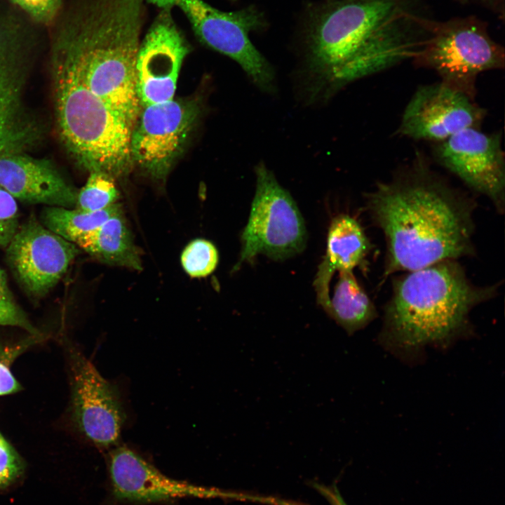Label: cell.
<instances>
[{
  "mask_svg": "<svg viewBox=\"0 0 505 505\" xmlns=\"http://www.w3.org/2000/svg\"><path fill=\"white\" fill-rule=\"evenodd\" d=\"M433 28L408 0H331L309 20L306 64L314 91L347 84L415 60Z\"/></svg>",
  "mask_w": 505,
  "mask_h": 505,
  "instance_id": "6da1fadb",
  "label": "cell"
},
{
  "mask_svg": "<svg viewBox=\"0 0 505 505\" xmlns=\"http://www.w3.org/2000/svg\"><path fill=\"white\" fill-rule=\"evenodd\" d=\"M426 163L417 156L366 196L386 244L382 281L398 271L475 254L473 200Z\"/></svg>",
  "mask_w": 505,
  "mask_h": 505,
  "instance_id": "7a4b0ae2",
  "label": "cell"
},
{
  "mask_svg": "<svg viewBox=\"0 0 505 505\" xmlns=\"http://www.w3.org/2000/svg\"><path fill=\"white\" fill-rule=\"evenodd\" d=\"M143 0H73L54 22L50 52L133 129L142 107L136 61Z\"/></svg>",
  "mask_w": 505,
  "mask_h": 505,
  "instance_id": "3957f363",
  "label": "cell"
},
{
  "mask_svg": "<svg viewBox=\"0 0 505 505\" xmlns=\"http://www.w3.org/2000/svg\"><path fill=\"white\" fill-rule=\"evenodd\" d=\"M498 287L476 285L456 260L408 271L393 280L380 342L403 356L428 344H447L470 331V312L494 297Z\"/></svg>",
  "mask_w": 505,
  "mask_h": 505,
  "instance_id": "277c9868",
  "label": "cell"
},
{
  "mask_svg": "<svg viewBox=\"0 0 505 505\" xmlns=\"http://www.w3.org/2000/svg\"><path fill=\"white\" fill-rule=\"evenodd\" d=\"M50 56L56 119L67 149L89 172L113 178L125 174L133 163V128L82 83L65 60Z\"/></svg>",
  "mask_w": 505,
  "mask_h": 505,
  "instance_id": "5b68a950",
  "label": "cell"
},
{
  "mask_svg": "<svg viewBox=\"0 0 505 505\" xmlns=\"http://www.w3.org/2000/svg\"><path fill=\"white\" fill-rule=\"evenodd\" d=\"M256 190L248 223L241 234V251L235 269L263 254L274 260L292 257L304 249L307 231L290 193L263 163L255 168Z\"/></svg>",
  "mask_w": 505,
  "mask_h": 505,
  "instance_id": "8992f818",
  "label": "cell"
},
{
  "mask_svg": "<svg viewBox=\"0 0 505 505\" xmlns=\"http://www.w3.org/2000/svg\"><path fill=\"white\" fill-rule=\"evenodd\" d=\"M436 72L440 81L474 99L478 76L504 67V49L473 21L459 20L433 27L414 60Z\"/></svg>",
  "mask_w": 505,
  "mask_h": 505,
  "instance_id": "52a82bcc",
  "label": "cell"
},
{
  "mask_svg": "<svg viewBox=\"0 0 505 505\" xmlns=\"http://www.w3.org/2000/svg\"><path fill=\"white\" fill-rule=\"evenodd\" d=\"M177 6L203 44L236 61L259 88L268 92L274 89V71L249 38L251 32L265 24L257 8L225 12L203 0H180Z\"/></svg>",
  "mask_w": 505,
  "mask_h": 505,
  "instance_id": "ba28073f",
  "label": "cell"
},
{
  "mask_svg": "<svg viewBox=\"0 0 505 505\" xmlns=\"http://www.w3.org/2000/svg\"><path fill=\"white\" fill-rule=\"evenodd\" d=\"M34 41L21 19L0 11V156L22 152L39 135L22 101Z\"/></svg>",
  "mask_w": 505,
  "mask_h": 505,
  "instance_id": "9c48e42d",
  "label": "cell"
},
{
  "mask_svg": "<svg viewBox=\"0 0 505 505\" xmlns=\"http://www.w3.org/2000/svg\"><path fill=\"white\" fill-rule=\"evenodd\" d=\"M499 133L464 129L435 144L438 162L467 187L487 196L499 213L504 210L505 159Z\"/></svg>",
  "mask_w": 505,
  "mask_h": 505,
  "instance_id": "30bf717a",
  "label": "cell"
},
{
  "mask_svg": "<svg viewBox=\"0 0 505 505\" xmlns=\"http://www.w3.org/2000/svg\"><path fill=\"white\" fill-rule=\"evenodd\" d=\"M485 110L474 99L442 81L420 86L403 111L398 135L441 142L458 132L480 128Z\"/></svg>",
  "mask_w": 505,
  "mask_h": 505,
  "instance_id": "8fae6325",
  "label": "cell"
},
{
  "mask_svg": "<svg viewBox=\"0 0 505 505\" xmlns=\"http://www.w3.org/2000/svg\"><path fill=\"white\" fill-rule=\"evenodd\" d=\"M197 114V107L191 102L174 99L142 107L131 135L133 162L156 178L165 177Z\"/></svg>",
  "mask_w": 505,
  "mask_h": 505,
  "instance_id": "7c38bea8",
  "label": "cell"
},
{
  "mask_svg": "<svg viewBox=\"0 0 505 505\" xmlns=\"http://www.w3.org/2000/svg\"><path fill=\"white\" fill-rule=\"evenodd\" d=\"M77 247L32 216L19 227L6 252L8 264L25 290L41 297L67 272L79 253Z\"/></svg>",
  "mask_w": 505,
  "mask_h": 505,
  "instance_id": "4fadbf2b",
  "label": "cell"
},
{
  "mask_svg": "<svg viewBox=\"0 0 505 505\" xmlns=\"http://www.w3.org/2000/svg\"><path fill=\"white\" fill-rule=\"evenodd\" d=\"M74 420L81 432L100 447L117 445L126 420L119 390L81 353H71Z\"/></svg>",
  "mask_w": 505,
  "mask_h": 505,
  "instance_id": "5bb4252c",
  "label": "cell"
},
{
  "mask_svg": "<svg viewBox=\"0 0 505 505\" xmlns=\"http://www.w3.org/2000/svg\"><path fill=\"white\" fill-rule=\"evenodd\" d=\"M189 52V44L170 10H161L138 48L136 81L142 107L173 99L180 68Z\"/></svg>",
  "mask_w": 505,
  "mask_h": 505,
  "instance_id": "9a60e30c",
  "label": "cell"
},
{
  "mask_svg": "<svg viewBox=\"0 0 505 505\" xmlns=\"http://www.w3.org/2000/svg\"><path fill=\"white\" fill-rule=\"evenodd\" d=\"M108 460L112 494L119 502L149 504L184 497L232 496L219 490L170 478L125 445L114 446Z\"/></svg>",
  "mask_w": 505,
  "mask_h": 505,
  "instance_id": "2e32d148",
  "label": "cell"
},
{
  "mask_svg": "<svg viewBox=\"0 0 505 505\" xmlns=\"http://www.w3.org/2000/svg\"><path fill=\"white\" fill-rule=\"evenodd\" d=\"M0 188L23 202L69 208L78 193L49 161L22 152L0 156Z\"/></svg>",
  "mask_w": 505,
  "mask_h": 505,
  "instance_id": "e0dca14e",
  "label": "cell"
},
{
  "mask_svg": "<svg viewBox=\"0 0 505 505\" xmlns=\"http://www.w3.org/2000/svg\"><path fill=\"white\" fill-rule=\"evenodd\" d=\"M370 243L358 222L341 214L331 222L325 258L318 267L314 285L318 304L325 309L330 300L329 284L334 272L353 271L363 264Z\"/></svg>",
  "mask_w": 505,
  "mask_h": 505,
  "instance_id": "ac0fdd59",
  "label": "cell"
},
{
  "mask_svg": "<svg viewBox=\"0 0 505 505\" xmlns=\"http://www.w3.org/2000/svg\"><path fill=\"white\" fill-rule=\"evenodd\" d=\"M76 245L102 263L142 269L140 252L122 211L79 239Z\"/></svg>",
  "mask_w": 505,
  "mask_h": 505,
  "instance_id": "d6986e66",
  "label": "cell"
},
{
  "mask_svg": "<svg viewBox=\"0 0 505 505\" xmlns=\"http://www.w3.org/2000/svg\"><path fill=\"white\" fill-rule=\"evenodd\" d=\"M339 273L333 296L324 311L349 335H352L376 318L377 312L352 271Z\"/></svg>",
  "mask_w": 505,
  "mask_h": 505,
  "instance_id": "ffe728a7",
  "label": "cell"
},
{
  "mask_svg": "<svg viewBox=\"0 0 505 505\" xmlns=\"http://www.w3.org/2000/svg\"><path fill=\"white\" fill-rule=\"evenodd\" d=\"M121 211L118 203L98 211L48 206L42 211L41 224L64 239L76 244L79 239Z\"/></svg>",
  "mask_w": 505,
  "mask_h": 505,
  "instance_id": "44dd1931",
  "label": "cell"
},
{
  "mask_svg": "<svg viewBox=\"0 0 505 505\" xmlns=\"http://www.w3.org/2000/svg\"><path fill=\"white\" fill-rule=\"evenodd\" d=\"M118 198L114 178L101 171H91L86 184L77 193L75 207L86 211H98L116 203Z\"/></svg>",
  "mask_w": 505,
  "mask_h": 505,
  "instance_id": "7402d4cb",
  "label": "cell"
},
{
  "mask_svg": "<svg viewBox=\"0 0 505 505\" xmlns=\"http://www.w3.org/2000/svg\"><path fill=\"white\" fill-rule=\"evenodd\" d=\"M219 260L218 252L208 241L196 239L183 250L181 262L184 271L191 277H204L216 268Z\"/></svg>",
  "mask_w": 505,
  "mask_h": 505,
  "instance_id": "603a6c76",
  "label": "cell"
},
{
  "mask_svg": "<svg viewBox=\"0 0 505 505\" xmlns=\"http://www.w3.org/2000/svg\"><path fill=\"white\" fill-rule=\"evenodd\" d=\"M0 325L18 326L32 334H37L36 330L15 300L8 287L6 274L1 268H0Z\"/></svg>",
  "mask_w": 505,
  "mask_h": 505,
  "instance_id": "cb8c5ba5",
  "label": "cell"
},
{
  "mask_svg": "<svg viewBox=\"0 0 505 505\" xmlns=\"http://www.w3.org/2000/svg\"><path fill=\"white\" fill-rule=\"evenodd\" d=\"M33 21L52 25L62 11L63 0H10Z\"/></svg>",
  "mask_w": 505,
  "mask_h": 505,
  "instance_id": "d4e9b609",
  "label": "cell"
},
{
  "mask_svg": "<svg viewBox=\"0 0 505 505\" xmlns=\"http://www.w3.org/2000/svg\"><path fill=\"white\" fill-rule=\"evenodd\" d=\"M19 212L15 199L0 188V247L6 248L19 228Z\"/></svg>",
  "mask_w": 505,
  "mask_h": 505,
  "instance_id": "484cf974",
  "label": "cell"
},
{
  "mask_svg": "<svg viewBox=\"0 0 505 505\" xmlns=\"http://www.w3.org/2000/svg\"><path fill=\"white\" fill-rule=\"evenodd\" d=\"M20 469V462L9 444L0 434V487L12 481Z\"/></svg>",
  "mask_w": 505,
  "mask_h": 505,
  "instance_id": "4316f807",
  "label": "cell"
},
{
  "mask_svg": "<svg viewBox=\"0 0 505 505\" xmlns=\"http://www.w3.org/2000/svg\"><path fill=\"white\" fill-rule=\"evenodd\" d=\"M19 385L7 367L0 363V395L8 394L19 389Z\"/></svg>",
  "mask_w": 505,
  "mask_h": 505,
  "instance_id": "83f0119b",
  "label": "cell"
},
{
  "mask_svg": "<svg viewBox=\"0 0 505 505\" xmlns=\"http://www.w3.org/2000/svg\"><path fill=\"white\" fill-rule=\"evenodd\" d=\"M314 487L327 499L330 505H348L335 485L327 486L314 483Z\"/></svg>",
  "mask_w": 505,
  "mask_h": 505,
  "instance_id": "f1b7e54d",
  "label": "cell"
},
{
  "mask_svg": "<svg viewBox=\"0 0 505 505\" xmlns=\"http://www.w3.org/2000/svg\"><path fill=\"white\" fill-rule=\"evenodd\" d=\"M161 10H170L173 6H177L180 0H147Z\"/></svg>",
  "mask_w": 505,
  "mask_h": 505,
  "instance_id": "f546056e",
  "label": "cell"
},
{
  "mask_svg": "<svg viewBox=\"0 0 505 505\" xmlns=\"http://www.w3.org/2000/svg\"><path fill=\"white\" fill-rule=\"evenodd\" d=\"M483 1H487V2H492H492L497 1H498V0H483Z\"/></svg>",
  "mask_w": 505,
  "mask_h": 505,
  "instance_id": "4dcf8cb0",
  "label": "cell"
},
{
  "mask_svg": "<svg viewBox=\"0 0 505 505\" xmlns=\"http://www.w3.org/2000/svg\"><path fill=\"white\" fill-rule=\"evenodd\" d=\"M459 1H466V0H459Z\"/></svg>",
  "mask_w": 505,
  "mask_h": 505,
  "instance_id": "1f68e13d",
  "label": "cell"
}]
</instances>
